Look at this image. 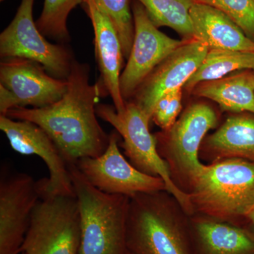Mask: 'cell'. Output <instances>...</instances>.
I'll return each mask as SVG.
<instances>
[{
	"instance_id": "obj_1",
	"label": "cell",
	"mask_w": 254,
	"mask_h": 254,
	"mask_svg": "<svg viewBox=\"0 0 254 254\" xmlns=\"http://www.w3.org/2000/svg\"><path fill=\"white\" fill-rule=\"evenodd\" d=\"M67 81V91L56 103L41 108H14L5 116L41 127L68 165L103 154L110 135L97 118L100 98L108 95L101 80L92 84L89 65L75 60Z\"/></svg>"
},
{
	"instance_id": "obj_2",
	"label": "cell",
	"mask_w": 254,
	"mask_h": 254,
	"mask_svg": "<svg viewBox=\"0 0 254 254\" xmlns=\"http://www.w3.org/2000/svg\"><path fill=\"white\" fill-rule=\"evenodd\" d=\"M126 243L131 254H194L190 215L166 190L130 197Z\"/></svg>"
},
{
	"instance_id": "obj_3",
	"label": "cell",
	"mask_w": 254,
	"mask_h": 254,
	"mask_svg": "<svg viewBox=\"0 0 254 254\" xmlns=\"http://www.w3.org/2000/svg\"><path fill=\"white\" fill-rule=\"evenodd\" d=\"M189 195L194 214L241 227L254 208V163L230 158L204 164Z\"/></svg>"
},
{
	"instance_id": "obj_4",
	"label": "cell",
	"mask_w": 254,
	"mask_h": 254,
	"mask_svg": "<svg viewBox=\"0 0 254 254\" xmlns=\"http://www.w3.org/2000/svg\"><path fill=\"white\" fill-rule=\"evenodd\" d=\"M67 165L79 208V254H128L126 227L130 197L101 191L85 178L76 164Z\"/></svg>"
},
{
	"instance_id": "obj_5",
	"label": "cell",
	"mask_w": 254,
	"mask_h": 254,
	"mask_svg": "<svg viewBox=\"0 0 254 254\" xmlns=\"http://www.w3.org/2000/svg\"><path fill=\"white\" fill-rule=\"evenodd\" d=\"M219 117L204 103L190 105L170 129L155 135L159 154L170 170L174 183L189 194L204 164L200 162V146L207 133L216 128Z\"/></svg>"
},
{
	"instance_id": "obj_6",
	"label": "cell",
	"mask_w": 254,
	"mask_h": 254,
	"mask_svg": "<svg viewBox=\"0 0 254 254\" xmlns=\"http://www.w3.org/2000/svg\"><path fill=\"white\" fill-rule=\"evenodd\" d=\"M98 118L109 123L123 138L122 147L130 163L141 173L163 179L167 191L173 195L190 216L194 214L190 195L180 190L174 183L170 170L157 148L156 138L150 133L151 120L133 102L128 101L123 112L115 106L98 104Z\"/></svg>"
},
{
	"instance_id": "obj_7",
	"label": "cell",
	"mask_w": 254,
	"mask_h": 254,
	"mask_svg": "<svg viewBox=\"0 0 254 254\" xmlns=\"http://www.w3.org/2000/svg\"><path fill=\"white\" fill-rule=\"evenodd\" d=\"M80 245L81 220L76 197L41 191L21 253L79 254Z\"/></svg>"
},
{
	"instance_id": "obj_8",
	"label": "cell",
	"mask_w": 254,
	"mask_h": 254,
	"mask_svg": "<svg viewBox=\"0 0 254 254\" xmlns=\"http://www.w3.org/2000/svg\"><path fill=\"white\" fill-rule=\"evenodd\" d=\"M34 0H21L14 18L0 34L1 59L22 58L41 64L47 72L67 79L75 58L66 44H53L46 39L33 20Z\"/></svg>"
},
{
	"instance_id": "obj_9",
	"label": "cell",
	"mask_w": 254,
	"mask_h": 254,
	"mask_svg": "<svg viewBox=\"0 0 254 254\" xmlns=\"http://www.w3.org/2000/svg\"><path fill=\"white\" fill-rule=\"evenodd\" d=\"M132 13L134 38L126 66L120 76V91L126 103L133 98L155 68L187 41L174 39L160 31L138 1L133 3Z\"/></svg>"
},
{
	"instance_id": "obj_10",
	"label": "cell",
	"mask_w": 254,
	"mask_h": 254,
	"mask_svg": "<svg viewBox=\"0 0 254 254\" xmlns=\"http://www.w3.org/2000/svg\"><path fill=\"white\" fill-rule=\"evenodd\" d=\"M119 136L118 132H112L108 148L100 156L81 158L74 163L85 178L108 194L131 197L166 190L163 179L141 173L127 160L120 151Z\"/></svg>"
},
{
	"instance_id": "obj_11",
	"label": "cell",
	"mask_w": 254,
	"mask_h": 254,
	"mask_svg": "<svg viewBox=\"0 0 254 254\" xmlns=\"http://www.w3.org/2000/svg\"><path fill=\"white\" fill-rule=\"evenodd\" d=\"M0 129L14 151L21 155H37L46 163L50 177L39 180L42 192L76 196L67 163L41 127L27 120H13L0 115Z\"/></svg>"
},
{
	"instance_id": "obj_12",
	"label": "cell",
	"mask_w": 254,
	"mask_h": 254,
	"mask_svg": "<svg viewBox=\"0 0 254 254\" xmlns=\"http://www.w3.org/2000/svg\"><path fill=\"white\" fill-rule=\"evenodd\" d=\"M39 181L26 173L0 180V254H20L32 213L41 198Z\"/></svg>"
},
{
	"instance_id": "obj_13",
	"label": "cell",
	"mask_w": 254,
	"mask_h": 254,
	"mask_svg": "<svg viewBox=\"0 0 254 254\" xmlns=\"http://www.w3.org/2000/svg\"><path fill=\"white\" fill-rule=\"evenodd\" d=\"M208 50L201 42L187 41L155 68L129 101L151 120L158 100L169 92L185 86L199 68Z\"/></svg>"
},
{
	"instance_id": "obj_14",
	"label": "cell",
	"mask_w": 254,
	"mask_h": 254,
	"mask_svg": "<svg viewBox=\"0 0 254 254\" xmlns=\"http://www.w3.org/2000/svg\"><path fill=\"white\" fill-rule=\"evenodd\" d=\"M0 85L12 93L14 108H41L61 99L67 91L68 81L53 77L41 64L11 58L0 63Z\"/></svg>"
},
{
	"instance_id": "obj_15",
	"label": "cell",
	"mask_w": 254,
	"mask_h": 254,
	"mask_svg": "<svg viewBox=\"0 0 254 254\" xmlns=\"http://www.w3.org/2000/svg\"><path fill=\"white\" fill-rule=\"evenodd\" d=\"M82 5L94 31L95 58L100 80L111 97L115 109L120 113L125 110L126 102L120 91L125 56L118 32L98 0H84Z\"/></svg>"
},
{
	"instance_id": "obj_16",
	"label": "cell",
	"mask_w": 254,
	"mask_h": 254,
	"mask_svg": "<svg viewBox=\"0 0 254 254\" xmlns=\"http://www.w3.org/2000/svg\"><path fill=\"white\" fill-rule=\"evenodd\" d=\"M200 160L207 164L240 158L254 163V114L235 113L200 146Z\"/></svg>"
},
{
	"instance_id": "obj_17",
	"label": "cell",
	"mask_w": 254,
	"mask_h": 254,
	"mask_svg": "<svg viewBox=\"0 0 254 254\" xmlns=\"http://www.w3.org/2000/svg\"><path fill=\"white\" fill-rule=\"evenodd\" d=\"M190 222L194 254H254V235L243 227L199 214Z\"/></svg>"
},
{
	"instance_id": "obj_18",
	"label": "cell",
	"mask_w": 254,
	"mask_h": 254,
	"mask_svg": "<svg viewBox=\"0 0 254 254\" xmlns=\"http://www.w3.org/2000/svg\"><path fill=\"white\" fill-rule=\"evenodd\" d=\"M193 39L209 50H228L254 53V42L222 10L194 3L190 11Z\"/></svg>"
},
{
	"instance_id": "obj_19",
	"label": "cell",
	"mask_w": 254,
	"mask_h": 254,
	"mask_svg": "<svg viewBox=\"0 0 254 254\" xmlns=\"http://www.w3.org/2000/svg\"><path fill=\"white\" fill-rule=\"evenodd\" d=\"M191 93L213 100L223 111L254 114V71L244 70L219 79L202 82Z\"/></svg>"
},
{
	"instance_id": "obj_20",
	"label": "cell",
	"mask_w": 254,
	"mask_h": 254,
	"mask_svg": "<svg viewBox=\"0 0 254 254\" xmlns=\"http://www.w3.org/2000/svg\"><path fill=\"white\" fill-rule=\"evenodd\" d=\"M254 70V53L228 50H209L203 63L190 78L185 89L191 93L202 82L219 79L229 73Z\"/></svg>"
},
{
	"instance_id": "obj_21",
	"label": "cell",
	"mask_w": 254,
	"mask_h": 254,
	"mask_svg": "<svg viewBox=\"0 0 254 254\" xmlns=\"http://www.w3.org/2000/svg\"><path fill=\"white\" fill-rule=\"evenodd\" d=\"M143 5L157 28L167 26L184 38L193 40V28L190 11L193 0H136Z\"/></svg>"
},
{
	"instance_id": "obj_22",
	"label": "cell",
	"mask_w": 254,
	"mask_h": 254,
	"mask_svg": "<svg viewBox=\"0 0 254 254\" xmlns=\"http://www.w3.org/2000/svg\"><path fill=\"white\" fill-rule=\"evenodd\" d=\"M84 0H45L36 25L45 37L66 44L70 41L67 18L70 12Z\"/></svg>"
},
{
	"instance_id": "obj_23",
	"label": "cell",
	"mask_w": 254,
	"mask_h": 254,
	"mask_svg": "<svg viewBox=\"0 0 254 254\" xmlns=\"http://www.w3.org/2000/svg\"><path fill=\"white\" fill-rule=\"evenodd\" d=\"M116 28L125 59H128L134 38L131 0H98Z\"/></svg>"
},
{
	"instance_id": "obj_24",
	"label": "cell",
	"mask_w": 254,
	"mask_h": 254,
	"mask_svg": "<svg viewBox=\"0 0 254 254\" xmlns=\"http://www.w3.org/2000/svg\"><path fill=\"white\" fill-rule=\"evenodd\" d=\"M222 10L254 42V0H218Z\"/></svg>"
},
{
	"instance_id": "obj_25",
	"label": "cell",
	"mask_w": 254,
	"mask_h": 254,
	"mask_svg": "<svg viewBox=\"0 0 254 254\" xmlns=\"http://www.w3.org/2000/svg\"><path fill=\"white\" fill-rule=\"evenodd\" d=\"M182 88L164 95L155 105L152 121L162 131L170 129L175 125L182 109Z\"/></svg>"
},
{
	"instance_id": "obj_26",
	"label": "cell",
	"mask_w": 254,
	"mask_h": 254,
	"mask_svg": "<svg viewBox=\"0 0 254 254\" xmlns=\"http://www.w3.org/2000/svg\"><path fill=\"white\" fill-rule=\"evenodd\" d=\"M241 227H243L247 231L254 235V208L246 216Z\"/></svg>"
},
{
	"instance_id": "obj_27",
	"label": "cell",
	"mask_w": 254,
	"mask_h": 254,
	"mask_svg": "<svg viewBox=\"0 0 254 254\" xmlns=\"http://www.w3.org/2000/svg\"><path fill=\"white\" fill-rule=\"evenodd\" d=\"M195 3H200V4L210 5V6H216L218 0H193Z\"/></svg>"
},
{
	"instance_id": "obj_28",
	"label": "cell",
	"mask_w": 254,
	"mask_h": 254,
	"mask_svg": "<svg viewBox=\"0 0 254 254\" xmlns=\"http://www.w3.org/2000/svg\"><path fill=\"white\" fill-rule=\"evenodd\" d=\"M0 1H4V0H0Z\"/></svg>"
},
{
	"instance_id": "obj_29",
	"label": "cell",
	"mask_w": 254,
	"mask_h": 254,
	"mask_svg": "<svg viewBox=\"0 0 254 254\" xmlns=\"http://www.w3.org/2000/svg\"><path fill=\"white\" fill-rule=\"evenodd\" d=\"M24 254V253H21V254Z\"/></svg>"
},
{
	"instance_id": "obj_30",
	"label": "cell",
	"mask_w": 254,
	"mask_h": 254,
	"mask_svg": "<svg viewBox=\"0 0 254 254\" xmlns=\"http://www.w3.org/2000/svg\"><path fill=\"white\" fill-rule=\"evenodd\" d=\"M128 254H129V253H128Z\"/></svg>"
}]
</instances>
